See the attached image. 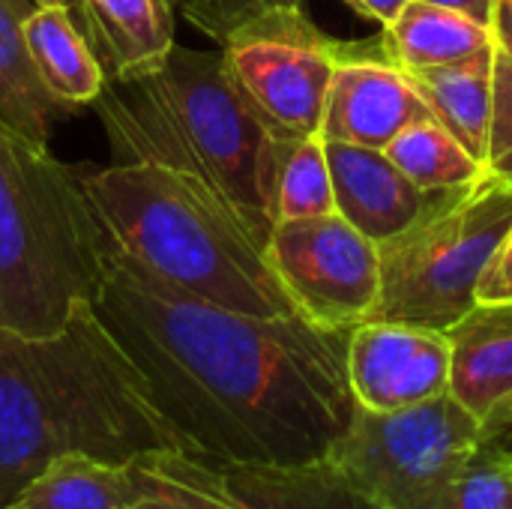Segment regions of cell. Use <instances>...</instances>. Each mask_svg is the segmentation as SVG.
Listing matches in <instances>:
<instances>
[{"mask_svg": "<svg viewBox=\"0 0 512 509\" xmlns=\"http://www.w3.org/2000/svg\"><path fill=\"white\" fill-rule=\"evenodd\" d=\"M93 312L183 453L210 465L321 459L354 417L348 333L186 297L108 249Z\"/></svg>", "mask_w": 512, "mask_h": 509, "instance_id": "cell-1", "label": "cell"}, {"mask_svg": "<svg viewBox=\"0 0 512 509\" xmlns=\"http://www.w3.org/2000/svg\"><path fill=\"white\" fill-rule=\"evenodd\" d=\"M183 450L93 303L48 336L0 327V509L54 459Z\"/></svg>", "mask_w": 512, "mask_h": 509, "instance_id": "cell-2", "label": "cell"}, {"mask_svg": "<svg viewBox=\"0 0 512 509\" xmlns=\"http://www.w3.org/2000/svg\"><path fill=\"white\" fill-rule=\"evenodd\" d=\"M111 159H144L216 192L264 249L273 189L288 141L276 138L228 78L219 51L174 45L165 63L132 81H108L96 99Z\"/></svg>", "mask_w": 512, "mask_h": 509, "instance_id": "cell-3", "label": "cell"}, {"mask_svg": "<svg viewBox=\"0 0 512 509\" xmlns=\"http://www.w3.org/2000/svg\"><path fill=\"white\" fill-rule=\"evenodd\" d=\"M108 249L156 282L246 315H297L237 213L186 174L111 159L81 177Z\"/></svg>", "mask_w": 512, "mask_h": 509, "instance_id": "cell-4", "label": "cell"}, {"mask_svg": "<svg viewBox=\"0 0 512 509\" xmlns=\"http://www.w3.org/2000/svg\"><path fill=\"white\" fill-rule=\"evenodd\" d=\"M108 255L81 177L0 123V327L48 336L93 303Z\"/></svg>", "mask_w": 512, "mask_h": 509, "instance_id": "cell-5", "label": "cell"}, {"mask_svg": "<svg viewBox=\"0 0 512 509\" xmlns=\"http://www.w3.org/2000/svg\"><path fill=\"white\" fill-rule=\"evenodd\" d=\"M512 225V186L489 171L429 192L423 213L378 246L381 291L369 321L447 333L477 306L483 270Z\"/></svg>", "mask_w": 512, "mask_h": 509, "instance_id": "cell-6", "label": "cell"}, {"mask_svg": "<svg viewBox=\"0 0 512 509\" xmlns=\"http://www.w3.org/2000/svg\"><path fill=\"white\" fill-rule=\"evenodd\" d=\"M480 447V417L453 393L402 411L354 408L327 459L378 509H450Z\"/></svg>", "mask_w": 512, "mask_h": 509, "instance_id": "cell-7", "label": "cell"}, {"mask_svg": "<svg viewBox=\"0 0 512 509\" xmlns=\"http://www.w3.org/2000/svg\"><path fill=\"white\" fill-rule=\"evenodd\" d=\"M339 51L303 3L267 9L219 45L228 78L282 141L321 132Z\"/></svg>", "mask_w": 512, "mask_h": 509, "instance_id": "cell-8", "label": "cell"}, {"mask_svg": "<svg viewBox=\"0 0 512 509\" xmlns=\"http://www.w3.org/2000/svg\"><path fill=\"white\" fill-rule=\"evenodd\" d=\"M264 258L294 312L324 330H354L378 303V246L336 213L276 222Z\"/></svg>", "mask_w": 512, "mask_h": 509, "instance_id": "cell-9", "label": "cell"}, {"mask_svg": "<svg viewBox=\"0 0 512 509\" xmlns=\"http://www.w3.org/2000/svg\"><path fill=\"white\" fill-rule=\"evenodd\" d=\"M348 387L360 408L402 411L450 393L447 333L363 321L348 333Z\"/></svg>", "mask_w": 512, "mask_h": 509, "instance_id": "cell-10", "label": "cell"}, {"mask_svg": "<svg viewBox=\"0 0 512 509\" xmlns=\"http://www.w3.org/2000/svg\"><path fill=\"white\" fill-rule=\"evenodd\" d=\"M426 117H432L426 102L381 39L342 42L318 132L324 141L384 150L405 126Z\"/></svg>", "mask_w": 512, "mask_h": 509, "instance_id": "cell-11", "label": "cell"}, {"mask_svg": "<svg viewBox=\"0 0 512 509\" xmlns=\"http://www.w3.org/2000/svg\"><path fill=\"white\" fill-rule=\"evenodd\" d=\"M324 153L333 177L336 216L375 246L405 231L423 213L429 192L411 183L384 150L324 141Z\"/></svg>", "mask_w": 512, "mask_h": 509, "instance_id": "cell-12", "label": "cell"}, {"mask_svg": "<svg viewBox=\"0 0 512 509\" xmlns=\"http://www.w3.org/2000/svg\"><path fill=\"white\" fill-rule=\"evenodd\" d=\"M78 21L108 81L159 69L177 45L168 0H81Z\"/></svg>", "mask_w": 512, "mask_h": 509, "instance_id": "cell-13", "label": "cell"}, {"mask_svg": "<svg viewBox=\"0 0 512 509\" xmlns=\"http://www.w3.org/2000/svg\"><path fill=\"white\" fill-rule=\"evenodd\" d=\"M447 339L450 393L483 420L512 396V300L477 303L447 330Z\"/></svg>", "mask_w": 512, "mask_h": 509, "instance_id": "cell-14", "label": "cell"}, {"mask_svg": "<svg viewBox=\"0 0 512 509\" xmlns=\"http://www.w3.org/2000/svg\"><path fill=\"white\" fill-rule=\"evenodd\" d=\"M24 42L42 90L60 111L96 105L108 75L69 6H33L24 18Z\"/></svg>", "mask_w": 512, "mask_h": 509, "instance_id": "cell-15", "label": "cell"}, {"mask_svg": "<svg viewBox=\"0 0 512 509\" xmlns=\"http://www.w3.org/2000/svg\"><path fill=\"white\" fill-rule=\"evenodd\" d=\"M240 509H378L327 456L294 465H216Z\"/></svg>", "mask_w": 512, "mask_h": 509, "instance_id": "cell-16", "label": "cell"}, {"mask_svg": "<svg viewBox=\"0 0 512 509\" xmlns=\"http://www.w3.org/2000/svg\"><path fill=\"white\" fill-rule=\"evenodd\" d=\"M411 87L426 102L429 114L477 159L486 165L489 120H492V81L495 45L438 66L402 69Z\"/></svg>", "mask_w": 512, "mask_h": 509, "instance_id": "cell-17", "label": "cell"}, {"mask_svg": "<svg viewBox=\"0 0 512 509\" xmlns=\"http://www.w3.org/2000/svg\"><path fill=\"white\" fill-rule=\"evenodd\" d=\"M138 498L141 480L132 462L69 453L39 471L3 509H132Z\"/></svg>", "mask_w": 512, "mask_h": 509, "instance_id": "cell-18", "label": "cell"}, {"mask_svg": "<svg viewBox=\"0 0 512 509\" xmlns=\"http://www.w3.org/2000/svg\"><path fill=\"white\" fill-rule=\"evenodd\" d=\"M30 9L33 0H0V123L48 147L60 108L42 90L27 54L24 18Z\"/></svg>", "mask_w": 512, "mask_h": 509, "instance_id": "cell-19", "label": "cell"}, {"mask_svg": "<svg viewBox=\"0 0 512 509\" xmlns=\"http://www.w3.org/2000/svg\"><path fill=\"white\" fill-rule=\"evenodd\" d=\"M381 45L393 63H399L402 69H417L471 57L495 45V36L489 27L477 24L468 15L411 0L402 15L381 33Z\"/></svg>", "mask_w": 512, "mask_h": 509, "instance_id": "cell-20", "label": "cell"}, {"mask_svg": "<svg viewBox=\"0 0 512 509\" xmlns=\"http://www.w3.org/2000/svg\"><path fill=\"white\" fill-rule=\"evenodd\" d=\"M384 153L423 192L459 189L486 174V165L477 162L435 117L414 120L411 126H405L384 147Z\"/></svg>", "mask_w": 512, "mask_h": 509, "instance_id": "cell-21", "label": "cell"}, {"mask_svg": "<svg viewBox=\"0 0 512 509\" xmlns=\"http://www.w3.org/2000/svg\"><path fill=\"white\" fill-rule=\"evenodd\" d=\"M141 498L132 509H240L225 492L216 465L183 450H162L132 462Z\"/></svg>", "mask_w": 512, "mask_h": 509, "instance_id": "cell-22", "label": "cell"}, {"mask_svg": "<svg viewBox=\"0 0 512 509\" xmlns=\"http://www.w3.org/2000/svg\"><path fill=\"white\" fill-rule=\"evenodd\" d=\"M333 213H336V195H333V177L324 153V138L309 135L300 141H288L276 171L273 219L288 222V219H315Z\"/></svg>", "mask_w": 512, "mask_h": 509, "instance_id": "cell-23", "label": "cell"}, {"mask_svg": "<svg viewBox=\"0 0 512 509\" xmlns=\"http://www.w3.org/2000/svg\"><path fill=\"white\" fill-rule=\"evenodd\" d=\"M450 509H512L510 459L477 447L474 459L459 477Z\"/></svg>", "mask_w": 512, "mask_h": 509, "instance_id": "cell-24", "label": "cell"}, {"mask_svg": "<svg viewBox=\"0 0 512 509\" xmlns=\"http://www.w3.org/2000/svg\"><path fill=\"white\" fill-rule=\"evenodd\" d=\"M486 171L512 186V57L495 48L492 120L486 144Z\"/></svg>", "mask_w": 512, "mask_h": 509, "instance_id": "cell-25", "label": "cell"}, {"mask_svg": "<svg viewBox=\"0 0 512 509\" xmlns=\"http://www.w3.org/2000/svg\"><path fill=\"white\" fill-rule=\"evenodd\" d=\"M300 0H183L177 9L186 15L192 27L222 45L240 24L249 18L276 9V6H297Z\"/></svg>", "mask_w": 512, "mask_h": 509, "instance_id": "cell-26", "label": "cell"}, {"mask_svg": "<svg viewBox=\"0 0 512 509\" xmlns=\"http://www.w3.org/2000/svg\"><path fill=\"white\" fill-rule=\"evenodd\" d=\"M512 300V225L504 234L501 246L489 258L480 288H477V303H501Z\"/></svg>", "mask_w": 512, "mask_h": 509, "instance_id": "cell-27", "label": "cell"}, {"mask_svg": "<svg viewBox=\"0 0 512 509\" xmlns=\"http://www.w3.org/2000/svg\"><path fill=\"white\" fill-rule=\"evenodd\" d=\"M480 450L512 459V396L480 420Z\"/></svg>", "mask_w": 512, "mask_h": 509, "instance_id": "cell-28", "label": "cell"}, {"mask_svg": "<svg viewBox=\"0 0 512 509\" xmlns=\"http://www.w3.org/2000/svg\"><path fill=\"white\" fill-rule=\"evenodd\" d=\"M354 12H360L363 18L369 21H378L384 30L402 15V9L411 3V0H345Z\"/></svg>", "mask_w": 512, "mask_h": 509, "instance_id": "cell-29", "label": "cell"}, {"mask_svg": "<svg viewBox=\"0 0 512 509\" xmlns=\"http://www.w3.org/2000/svg\"><path fill=\"white\" fill-rule=\"evenodd\" d=\"M423 3H432V6H441V9H453V12L468 15L477 24L492 30V21H495V12H498L501 0H423Z\"/></svg>", "mask_w": 512, "mask_h": 509, "instance_id": "cell-30", "label": "cell"}, {"mask_svg": "<svg viewBox=\"0 0 512 509\" xmlns=\"http://www.w3.org/2000/svg\"><path fill=\"white\" fill-rule=\"evenodd\" d=\"M492 36H495V48L512 57V0H501L495 21H492Z\"/></svg>", "mask_w": 512, "mask_h": 509, "instance_id": "cell-31", "label": "cell"}, {"mask_svg": "<svg viewBox=\"0 0 512 509\" xmlns=\"http://www.w3.org/2000/svg\"><path fill=\"white\" fill-rule=\"evenodd\" d=\"M33 6H69V9H81V0H33Z\"/></svg>", "mask_w": 512, "mask_h": 509, "instance_id": "cell-32", "label": "cell"}, {"mask_svg": "<svg viewBox=\"0 0 512 509\" xmlns=\"http://www.w3.org/2000/svg\"><path fill=\"white\" fill-rule=\"evenodd\" d=\"M180 3H183V0H168V6H171V9H174V6H180Z\"/></svg>", "mask_w": 512, "mask_h": 509, "instance_id": "cell-33", "label": "cell"}, {"mask_svg": "<svg viewBox=\"0 0 512 509\" xmlns=\"http://www.w3.org/2000/svg\"><path fill=\"white\" fill-rule=\"evenodd\" d=\"M510 474H512V459H510Z\"/></svg>", "mask_w": 512, "mask_h": 509, "instance_id": "cell-34", "label": "cell"}]
</instances>
